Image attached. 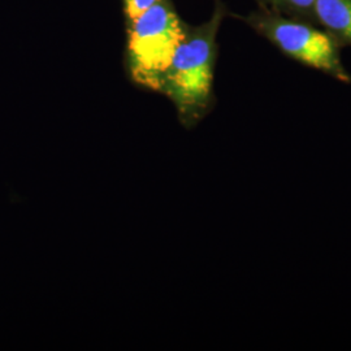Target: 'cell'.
Here are the masks:
<instances>
[{
  "label": "cell",
  "instance_id": "1",
  "mask_svg": "<svg viewBox=\"0 0 351 351\" xmlns=\"http://www.w3.org/2000/svg\"><path fill=\"white\" fill-rule=\"evenodd\" d=\"M224 14V7L217 1L210 21L186 27V36L164 75L160 93L173 101L185 126L199 121L211 106L216 36Z\"/></svg>",
  "mask_w": 351,
  "mask_h": 351
},
{
  "label": "cell",
  "instance_id": "2",
  "mask_svg": "<svg viewBox=\"0 0 351 351\" xmlns=\"http://www.w3.org/2000/svg\"><path fill=\"white\" fill-rule=\"evenodd\" d=\"M186 36V26L168 0H159L129 21L128 69L142 88L160 91L164 75Z\"/></svg>",
  "mask_w": 351,
  "mask_h": 351
},
{
  "label": "cell",
  "instance_id": "3",
  "mask_svg": "<svg viewBox=\"0 0 351 351\" xmlns=\"http://www.w3.org/2000/svg\"><path fill=\"white\" fill-rule=\"evenodd\" d=\"M246 23L288 56L342 82H350V75L339 58V40L330 33L268 10L252 13L246 17Z\"/></svg>",
  "mask_w": 351,
  "mask_h": 351
},
{
  "label": "cell",
  "instance_id": "4",
  "mask_svg": "<svg viewBox=\"0 0 351 351\" xmlns=\"http://www.w3.org/2000/svg\"><path fill=\"white\" fill-rule=\"evenodd\" d=\"M313 12L339 42L351 45V0H315Z\"/></svg>",
  "mask_w": 351,
  "mask_h": 351
},
{
  "label": "cell",
  "instance_id": "5",
  "mask_svg": "<svg viewBox=\"0 0 351 351\" xmlns=\"http://www.w3.org/2000/svg\"><path fill=\"white\" fill-rule=\"evenodd\" d=\"M275 10H290L294 12L314 13L315 0H263Z\"/></svg>",
  "mask_w": 351,
  "mask_h": 351
},
{
  "label": "cell",
  "instance_id": "6",
  "mask_svg": "<svg viewBox=\"0 0 351 351\" xmlns=\"http://www.w3.org/2000/svg\"><path fill=\"white\" fill-rule=\"evenodd\" d=\"M124 1V10H125L128 21H132L139 17L146 10H149L151 5L158 3L159 0H123Z\"/></svg>",
  "mask_w": 351,
  "mask_h": 351
}]
</instances>
